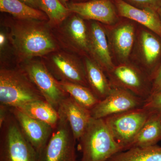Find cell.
Returning <instances> with one entry per match:
<instances>
[{"label":"cell","instance_id":"1","mask_svg":"<svg viewBox=\"0 0 161 161\" xmlns=\"http://www.w3.org/2000/svg\"><path fill=\"white\" fill-rule=\"evenodd\" d=\"M6 25L9 32L7 38L19 64L60 49L47 21L16 19Z\"/></svg>","mask_w":161,"mask_h":161},{"label":"cell","instance_id":"2","mask_svg":"<svg viewBox=\"0 0 161 161\" xmlns=\"http://www.w3.org/2000/svg\"><path fill=\"white\" fill-rule=\"evenodd\" d=\"M39 101L46 100L19 65L15 68L1 67L0 104L18 108Z\"/></svg>","mask_w":161,"mask_h":161},{"label":"cell","instance_id":"3","mask_svg":"<svg viewBox=\"0 0 161 161\" xmlns=\"http://www.w3.org/2000/svg\"><path fill=\"white\" fill-rule=\"evenodd\" d=\"M78 141L82 153L80 161H108L124 151L103 119L92 118Z\"/></svg>","mask_w":161,"mask_h":161},{"label":"cell","instance_id":"4","mask_svg":"<svg viewBox=\"0 0 161 161\" xmlns=\"http://www.w3.org/2000/svg\"><path fill=\"white\" fill-rule=\"evenodd\" d=\"M0 161H39V153L25 138L10 111L0 125Z\"/></svg>","mask_w":161,"mask_h":161},{"label":"cell","instance_id":"5","mask_svg":"<svg viewBox=\"0 0 161 161\" xmlns=\"http://www.w3.org/2000/svg\"><path fill=\"white\" fill-rule=\"evenodd\" d=\"M59 115V120L49 139L39 153V161H77V140L66 119L60 113Z\"/></svg>","mask_w":161,"mask_h":161},{"label":"cell","instance_id":"6","mask_svg":"<svg viewBox=\"0 0 161 161\" xmlns=\"http://www.w3.org/2000/svg\"><path fill=\"white\" fill-rule=\"evenodd\" d=\"M34 84L45 100L58 110L61 102L69 95L63 89L45 63L34 59L19 64Z\"/></svg>","mask_w":161,"mask_h":161},{"label":"cell","instance_id":"7","mask_svg":"<svg viewBox=\"0 0 161 161\" xmlns=\"http://www.w3.org/2000/svg\"><path fill=\"white\" fill-rule=\"evenodd\" d=\"M150 115L142 107L111 115L103 119L115 140L125 151Z\"/></svg>","mask_w":161,"mask_h":161},{"label":"cell","instance_id":"8","mask_svg":"<svg viewBox=\"0 0 161 161\" xmlns=\"http://www.w3.org/2000/svg\"><path fill=\"white\" fill-rule=\"evenodd\" d=\"M44 58V63L59 81H66L89 87L84 64L72 53L58 50Z\"/></svg>","mask_w":161,"mask_h":161},{"label":"cell","instance_id":"9","mask_svg":"<svg viewBox=\"0 0 161 161\" xmlns=\"http://www.w3.org/2000/svg\"><path fill=\"white\" fill-rule=\"evenodd\" d=\"M67 19L52 29L60 47L72 53L90 55L89 31L83 19L77 14Z\"/></svg>","mask_w":161,"mask_h":161},{"label":"cell","instance_id":"10","mask_svg":"<svg viewBox=\"0 0 161 161\" xmlns=\"http://www.w3.org/2000/svg\"><path fill=\"white\" fill-rule=\"evenodd\" d=\"M112 87L110 94L90 110L92 118L103 119L143 106L145 100L130 91L121 88Z\"/></svg>","mask_w":161,"mask_h":161},{"label":"cell","instance_id":"11","mask_svg":"<svg viewBox=\"0 0 161 161\" xmlns=\"http://www.w3.org/2000/svg\"><path fill=\"white\" fill-rule=\"evenodd\" d=\"M108 74L112 87L128 90L145 100L151 95V79L133 67L120 64L114 67Z\"/></svg>","mask_w":161,"mask_h":161},{"label":"cell","instance_id":"12","mask_svg":"<svg viewBox=\"0 0 161 161\" xmlns=\"http://www.w3.org/2000/svg\"><path fill=\"white\" fill-rule=\"evenodd\" d=\"M9 108L25 138L40 153L47 143L53 128L48 124L28 116L17 108Z\"/></svg>","mask_w":161,"mask_h":161},{"label":"cell","instance_id":"13","mask_svg":"<svg viewBox=\"0 0 161 161\" xmlns=\"http://www.w3.org/2000/svg\"><path fill=\"white\" fill-rule=\"evenodd\" d=\"M71 13L78 15L83 19L93 20L107 25L116 22V11L111 0H92L86 2L67 4Z\"/></svg>","mask_w":161,"mask_h":161},{"label":"cell","instance_id":"14","mask_svg":"<svg viewBox=\"0 0 161 161\" xmlns=\"http://www.w3.org/2000/svg\"><path fill=\"white\" fill-rule=\"evenodd\" d=\"M58 111L66 119L75 138L79 140L92 119L91 111L69 95L61 102Z\"/></svg>","mask_w":161,"mask_h":161},{"label":"cell","instance_id":"15","mask_svg":"<svg viewBox=\"0 0 161 161\" xmlns=\"http://www.w3.org/2000/svg\"><path fill=\"white\" fill-rule=\"evenodd\" d=\"M90 55L104 71L109 73L114 66L112 62L105 31L98 23H93L89 29Z\"/></svg>","mask_w":161,"mask_h":161},{"label":"cell","instance_id":"16","mask_svg":"<svg viewBox=\"0 0 161 161\" xmlns=\"http://www.w3.org/2000/svg\"><path fill=\"white\" fill-rule=\"evenodd\" d=\"M115 3L119 15L140 23L161 38V19L158 13L140 9L124 0H115Z\"/></svg>","mask_w":161,"mask_h":161},{"label":"cell","instance_id":"17","mask_svg":"<svg viewBox=\"0 0 161 161\" xmlns=\"http://www.w3.org/2000/svg\"><path fill=\"white\" fill-rule=\"evenodd\" d=\"M84 64L89 87L99 100H102L113 88L110 80L107 79L102 68L95 60L86 58Z\"/></svg>","mask_w":161,"mask_h":161},{"label":"cell","instance_id":"18","mask_svg":"<svg viewBox=\"0 0 161 161\" xmlns=\"http://www.w3.org/2000/svg\"><path fill=\"white\" fill-rule=\"evenodd\" d=\"M161 141V115H151L135 136L128 150L157 145Z\"/></svg>","mask_w":161,"mask_h":161},{"label":"cell","instance_id":"19","mask_svg":"<svg viewBox=\"0 0 161 161\" xmlns=\"http://www.w3.org/2000/svg\"><path fill=\"white\" fill-rule=\"evenodd\" d=\"M0 11L9 14L19 19L48 20L42 10L28 6L20 0H0Z\"/></svg>","mask_w":161,"mask_h":161},{"label":"cell","instance_id":"20","mask_svg":"<svg viewBox=\"0 0 161 161\" xmlns=\"http://www.w3.org/2000/svg\"><path fill=\"white\" fill-rule=\"evenodd\" d=\"M32 118L45 123L54 128L59 119L58 110L46 101H39L17 108Z\"/></svg>","mask_w":161,"mask_h":161},{"label":"cell","instance_id":"21","mask_svg":"<svg viewBox=\"0 0 161 161\" xmlns=\"http://www.w3.org/2000/svg\"><path fill=\"white\" fill-rule=\"evenodd\" d=\"M134 28L132 24L119 26L112 32V40L115 52L121 59L129 57L134 40Z\"/></svg>","mask_w":161,"mask_h":161},{"label":"cell","instance_id":"22","mask_svg":"<svg viewBox=\"0 0 161 161\" xmlns=\"http://www.w3.org/2000/svg\"><path fill=\"white\" fill-rule=\"evenodd\" d=\"M108 161H161V147L155 145L131 148L116 153Z\"/></svg>","mask_w":161,"mask_h":161},{"label":"cell","instance_id":"23","mask_svg":"<svg viewBox=\"0 0 161 161\" xmlns=\"http://www.w3.org/2000/svg\"><path fill=\"white\" fill-rule=\"evenodd\" d=\"M143 54L148 69L151 70V79L156 71V64L161 55V41L156 36L143 31L141 35Z\"/></svg>","mask_w":161,"mask_h":161},{"label":"cell","instance_id":"24","mask_svg":"<svg viewBox=\"0 0 161 161\" xmlns=\"http://www.w3.org/2000/svg\"><path fill=\"white\" fill-rule=\"evenodd\" d=\"M59 83L70 97L88 109H92L100 101L88 87L66 81Z\"/></svg>","mask_w":161,"mask_h":161},{"label":"cell","instance_id":"25","mask_svg":"<svg viewBox=\"0 0 161 161\" xmlns=\"http://www.w3.org/2000/svg\"><path fill=\"white\" fill-rule=\"evenodd\" d=\"M40 9L48 18L47 23L52 28L60 25L71 12L60 0H40Z\"/></svg>","mask_w":161,"mask_h":161},{"label":"cell","instance_id":"26","mask_svg":"<svg viewBox=\"0 0 161 161\" xmlns=\"http://www.w3.org/2000/svg\"><path fill=\"white\" fill-rule=\"evenodd\" d=\"M142 108L151 115H161V92L150 95L145 101Z\"/></svg>","mask_w":161,"mask_h":161},{"label":"cell","instance_id":"27","mask_svg":"<svg viewBox=\"0 0 161 161\" xmlns=\"http://www.w3.org/2000/svg\"><path fill=\"white\" fill-rule=\"evenodd\" d=\"M140 9L153 10L157 13L161 10V0H124Z\"/></svg>","mask_w":161,"mask_h":161},{"label":"cell","instance_id":"28","mask_svg":"<svg viewBox=\"0 0 161 161\" xmlns=\"http://www.w3.org/2000/svg\"><path fill=\"white\" fill-rule=\"evenodd\" d=\"M151 95L161 92V63L156 70L152 79Z\"/></svg>","mask_w":161,"mask_h":161},{"label":"cell","instance_id":"29","mask_svg":"<svg viewBox=\"0 0 161 161\" xmlns=\"http://www.w3.org/2000/svg\"><path fill=\"white\" fill-rule=\"evenodd\" d=\"M28 6L37 9H40V0H20Z\"/></svg>","mask_w":161,"mask_h":161},{"label":"cell","instance_id":"30","mask_svg":"<svg viewBox=\"0 0 161 161\" xmlns=\"http://www.w3.org/2000/svg\"><path fill=\"white\" fill-rule=\"evenodd\" d=\"M60 1L61 2V3L64 5V6H65L67 7V4L66 3L68 0H60Z\"/></svg>","mask_w":161,"mask_h":161},{"label":"cell","instance_id":"31","mask_svg":"<svg viewBox=\"0 0 161 161\" xmlns=\"http://www.w3.org/2000/svg\"><path fill=\"white\" fill-rule=\"evenodd\" d=\"M159 15L160 18L161 19V10L158 13Z\"/></svg>","mask_w":161,"mask_h":161},{"label":"cell","instance_id":"32","mask_svg":"<svg viewBox=\"0 0 161 161\" xmlns=\"http://www.w3.org/2000/svg\"><path fill=\"white\" fill-rule=\"evenodd\" d=\"M78 1H83V0H78Z\"/></svg>","mask_w":161,"mask_h":161}]
</instances>
